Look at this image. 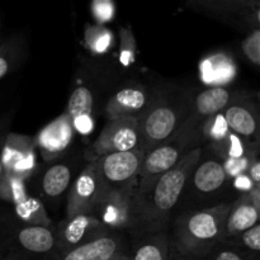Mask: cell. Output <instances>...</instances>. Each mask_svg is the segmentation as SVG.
Here are the masks:
<instances>
[{
	"label": "cell",
	"instance_id": "1",
	"mask_svg": "<svg viewBox=\"0 0 260 260\" xmlns=\"http://www.w3.org/2000/svg\"><path fill=\"white\" fill-rule=\"evenodd\" d=\"M202 147L190 150L174 168L155 180L147 189L135 193V233L169 230L174 208L179 205L188 180L202 155Z\"/></svg>",
	"mask_w": 260,
	"mask_h": 260
},
{
	"label": "cell",
	"instance_id": "2",
	"mask_svg": "<svg viewBox=\"0 0 260 260\" xmlns=\"http://www.w3.org/2000/svg\"><path fill=\"white\" fill-rule=\"evenodd\" d=\"M231 202L221 201L211 207L178 216L169 233L172 253L184 259L201 260L223 239L225 220Z\"/></svg>",
	"mask_w": 260,
	"mask_h": 260
},
{
	"label": "cell",
	"instance_id": "3",
	"mask_svg": "<svg viewBox=\"0 0 260 260\" xmlns=\"http://www.w3.org/2000/svg\"><path fill=\"white\" fill-rule=\"evenodd\" d=\"M190 99L192 96L185 91L154 89L149 106L137 117V149L147 152L172 140L189 116Z\"/></svg>",
	"mask_w": 260,
	"mask_h": 260
},
{
	"label": "cell",
	"instance_id": "4",
	"mask_svg": "<svg viewBox=\"0 0 260 260\" xmlns=\"http://www.w3.org/2000/svg\"><path fill=\"white\" fill-rule=\"evenodd\" d=\"M201 127L202 122L189 113L172 140L145 152L137 175L136 193L147 189L155 180L174 168L190 150L203 144Z\"/></svg>",
	"mask_w": 260,
	"mask_h": 260
},
{
	"label": "cell",
	"instance_id": "5",
	"mask_svg": "<svg viewBox=\"0 0 260 260\" xmlns=\"http://www.w3.org/2000/svg\"><path fill=\"white\" fill-rule=\"evenodd\" d=\"M135 193L136 189H116L102 183L91 215L112 233L134 234Z\"/></svg>",
	"mask_w": 260,
	"mask_h": 260
},
{
	"label": "cell",
	"instance_id": "6",
	"mask_svg": "<svg viewBox=\"0 0 260 260\" xmlns=\"http://www.w3.org/2000/svg\"><path fill=\"white\" fill-rule=\"evenodd\" d=\"M5 250L27 260H47L57 253L56 226L22 225L10 231L4 241Z\"/></svg>",
	"mask_w": 260,
	"mask_h": 260
},
{
	"label": "cell",
	"instance_id": "7",
	"mask_svg": "<svg viewBox=\"0 0 260 260\" xmlns=\"http://www.w3.org/2000/svg\"><path fill=\"white\" fill-rule=\"evenodd\" d=\"M139 146L137 117L109 119L95 141L83 152L85 162L96 161L99 157L112 152L129 151Z\"/></svg>",
	"mask_w": 260,
	"mask_h": 260
},
{
	"label": "cell",
	"instance_id": "8",
	"mask_svg": "<svg viewBox=\"0 0 260 260\" xmlns=\"http://www.w3.org/2000/svg\"><path fill=\"white\" fill-rule=\"evenodd\" d=\"M28 180L4 177L0 192V201L12 205L17 221L22 225L52 226V220L40 198L30 194L27 187Z\"/></svg>",
	"mask_w": 260,
	"mask_h": 260
},
{
	"label": "cell",
	"instance_id": "9",
	"mask_svg": "<svg viewBox=\"0 0 260 260\" xmlns=\"http://www.w3.org/2000/svg\"><path fill=\"white\" fill-rule=\"evenodd\" d=\"M144 154L140 149L112 152L93 162H95L103 184L116 189H136L137 175Z\"/></svg>",
	"mask_w": 260,
	"mask_h": 260
},
{
	"label": "cell",
	"instance_id": "10",
	"mask_svg": "<svg viewBox=\"0 0 260 260\" xmlns=\"http://www.w3.org/2000/svg\"><path fill=\"white\" fill-rule=\"evenodd\" d=\"M208 151L211 150L208 149ZM230 185L231 180L226 174L222 160L211 151L210 156L203 157L201 155L200 161L188 180L184 194L190 192L196 200L208 201L220 197Z\"/></svg>",
	"mask_w": 260,
	"mask_h": 260
},
{
	"label": "cell",
	"instance_id": "11",
	"mask_svg": "<svg viewBox=\"0 0 260 260\" xmlns=\"http://www.w3.org/2000/svg\"><path fill=\"white\" fill-rule=\"evenodd\" d=\"M2 162L5 177L29 180L40 170L35 137L9 132L3 145Z\"/></svg>",
	"mask_w": 260,
	"mask_h": 260
},
{
	"label": "cell",
	"instance_id": "12",
	"mask_svg": "<svg viewBox=\"0 0 260 260\" xmlns=\"http://www.w3.org/2000/svg\"><path fill=\"white\" fill-rule=\"evenodd\" d=\"M56 230L57 253L84 245L112 233L91 213H80L73 217H65L60 225L56 226Z\"/></svg>",
	"mask_w": 260,
	"mask_h": 260
},
{
	"label": "cell",
	"instance_id": "13",
	"mask_svg": "<svg viewBox=\"0 0 260 260\" xmlns=\"http://www.w3.org/2000/svg\"><path fill=\"white\" fill-rule=\"evenodd\" d=\"M101 185V177L95 162H85L68 192L65 217H73L80 213H91Z\"/></svg>",
	"mask_w": 260,
	"mask_h": 260
},
{
	"label": "cell",
	"instance_id": "14",
	"mask_svg": "<svg viewBox=\"0 0 260 260\" xmlns=\"http://www.w3.org/2000/svg\"><path fill=\"white\" fill-rule=\"evenodd\" d=\"M222 113L231 131L250 144H259V108L249 94L238 91Z\"/></svg>",
	"mask_w": 260,
	"mask_h": 260
},
{
	"label": "cell",
	"instance_id": "15",
	"mask_svg": "<svg viewBox=\"0 0 260 260\" xmlns=\"http://www.w3.org/2000/svg\"><path fill=\"white\" fill-rule=\"evenodd\" d=\"M75 129L70 117L62 113L46 124L35 137L37 151H40L43 161L50 162L66 155L74 140Z\"/></svg>",
	"mask_w": 260,
	"mask_h": 260
},
{
	"label": "cell",
	"instance_id": "16",
	"mask_svg": "<svg viewBox=\"0 0 260 260\" xmlns=\"http://www.w3.org/2000/svg\"><path fill=\"white\" fill-rule=\"evenodd\" d=\"M76 161L70 155H63L53 161L47 162V167L41 172L40 192L45 202L56 205L69 192L74 182Z\"/></svg>",
	"mask_w": 260,
	"mask_h": 260
},
{
	"label": "cell",
	"instance_id": "17",
	"mask_svg": "<svg viewBox=\"0 0 260 260\" xmlns=\"http://www.w3.org/2000/svg\"><path fill=\"white\" fill-rule=\"evenodd\" d=\"M131 244V234L111 233L96 240L60 251L47 260H107L127 250Z\"/></svg>",
	"mask_w": 260,
	"mask_h": 260
},
{
	"label": "cell",
	"instance_id": "18",
	"mask_svg": "<svg viewBox=\"0 0 260 260\" xmlns=\"http://www.w3.org/2000/svg\"><path fill=\"white\" fill-rule=\"evenodd\" d=\"M152 95L154 89H149L141 84L118 89L104 104V116L107 121L131 116L139 117L147 108Z\"/></svg>",
	"mask_w": 260,
	"mask_h": 260
},
{
	"label": "cell",
	"instance_id": "19",
	"mask_svg": "<svg viewBox=\"0 0 260 260\" xmlns=\"http://www.w3.org/2000/svg\"><path fill=\"white\" fill-rule=\"evenodd\" d=\"M259 217L260 187H254L250 192L243 193L239 196L238 200L231 202L225 220L223 239L233 238L258 225Z\"/></svg>",
	"mask_w": 260,
	"mask_h": 260
},
{
	"label": "cell",
	"instance_id": "20",
	"mask_svg": "<svg viewBox=\"0 0 260 260\" xmlns=\"http://www.w3.org/2000/svg\"><path fill=\"white\" fill-rule=\"evenodd\" d=\"M96 95L93 88L85 84L74 88L65 113L70 117L75 132L89 135L94 128Z\"/></svg>",
	"mask_w": 260,
	"mask_h": 260
},
{
	"label": "cell",
	"instance_id": "21",
	"mask_svg": "<svg viewBox=\"0 0 260 260\" xmlns=\"http://www.w3.org/2000/svg\"><path fill=\"white\" fill-rule=\"evenodd\" d=\"M169 230L131 234L128 260H170Z\"/></svg>",
	"mask_w": 260,
	"mask_h": 260
},
{
	"label": "cell",
	"instance_id": "22",
	"mask_svg": "<svg viewBox=\"0 0 260 260\" xmlns=\"http://www.w3.org/2000/svg\"><path fill=\"white\" fill-rule=\"evenodd\" d=\"M238 91L226 86H211L205 89L190 99V114L203 123L208 117L225 111Z\"/></svg>",
	"mask_w": 260,
	"mask_h": 260
},
{
	"label": "cell",
	"instance_id": "23",
	"mask_svg": "<svg viewBox=\"0 0 260 260\" xmlns=\"http://www.w3.org/2000/svg\"><path fill=\"white\" fill-rule=\"evenodd\" d=\"M235 65L225 53H216L201 63V76L205 83H228L235 75Z\"/></svg>",
	"mask_w": 260,
	"mask_h": 260
},
{
	"label": "cell",
	"instance_id": "24",
	"mask_svg": "<svg viewBox=\"0 0 260 260\" xmlns=\"http://www.w3.org/2000/svg\"><path fill=\"white\" fill-rule=\"evenodd\" d=\"M256 145L259 144H250L243 137L236 135L235 132L230 131L222 141L218 142L215 146H208V149L215 152L221 160L240 159V157L249 156L251 150Z\"/></svg>",
	"mask_w": 260,
	"mask_h": 260
},
{
	"label": "cell",
	"instance_id": "25",
	"mask_svg": "<svg viewBox=\"0 0 260 260\" xmlns=\"http://www.w3.org/2000/svg\"><path fill=\"white\" fill-rule=\"evenodd\" d=\"M24 52V43L20 36H13L0 42V80L17 69Z\"/></svg>",
	"mask_w": 260,
	"mask_h": 260
},
{
	"label": "cell",
	"instance_id": "26",
	"mask_svg": "<svg viewBox=\"0 0 260 260\" xmlns=\"http://www.w3.org/2000/svg\"><path fill=\"white\" fill-rule=\"evenodd\" d=\"M84 40L89 51L96 55H103L111 50L113 45V33L102 24L86 25Z\"/></svg>",
	"mask_w": 260,
	"mask_h": 260
},
{
	"label": "cell",
	"instance_id": "27",
	"mask_svg": "<svg viewBox=\"0 0 260 260\" xmlns=\"http://www.w3.org/2000/svg\"><path fill=\"white\" fill-rule=\"evenodd\" d=\"M231 129L229 128L228 122H226L223 113H216L213 116L208 117L203 121L201 127V135H202V141L207 142L208 146H215L218 142L222 141Z\"/></svg>",
	"mask_w": 260,
	"mask_h": 260
},
{
	"label": "cell",
	"instance_id": "28",
	"mask_svg": "<svg viewBox=\"0 0 260 260\" xmlns=\"http://www.w3.org/2000/svg\"><path fill=\"white\" fill-rule=\"evenodd\" d=\"M230 245L245 251V253L251 254V255L259 256L260 254V225L253 226L249 230H245L244 233L239 235L233 236V238L223 239Z\"/></svg>",
	"mask_w": 260,
	"mask_h": 260
},
{
	"label": "cell",
	"instance_id": "29",
	"mask_svg": "<svg viewBox=\"0 0 260 260\" xmlns=\"http://www.w3.org/2000/svg\"><path fill=\"white\" fill-rule=\"evenodd\" d=\"M137 45L134 32L129 27L119 28L118 61L123 69H128L136 61Z\"/></svg>",
	"mask_w": 260,
	"mask_h": 260
},
{
	"label": "cell",
	"instance_id": "30",
	"mask_svg": "<svg viewBox=\"0 0 260 260\" xmlns=\"http://www.w3.org/2000/svg\"><path fill=\"white\" fill-rule=\"evenodd\" d=\"M201 260H260V256L251 255L221 240Z\"/></svg>",
	"mask_w": 260,
	"mask_h": 260
},
{
	"label": "cell",
	"instance_id": "31",
	"mask_svg": "<svg viewBox=\"0 0 260 260\" xmlns=\"http://www.w3.org/2000/svg\"><path fill=\"white\" fill-rule=\"evenodd\" d=\"M225 14L238 13L244 15L251 24V17L259 18L260 0H217Z\"/></svg>",
	"mask_w": 260,
	"mask_h": 260
},
{
	"label": "cell",
	"instance_id": "32",
	"mask_svg": "<svg viewBox=\"0 0 260 260\" xmlns=\"http://www.w3.org/2000/svg\"><path fill=\"white\" fill-rule=\"evenodd\" d=\"M243 53L254 66L260 65V29L253 28L241 43Z\"/></svg>",
	"mask_w": 260,
	"mask_h": 260
},
{
	"label": "cell",
	"instance_id": "33",
	"mask_svg": "<svg viewBox=\"0 0 260 260\" xmlns=\"http://www.w3.org/2000/svg\"><path fill=\"white\" fill-rule=\"evenodd\" d=\"M91 13L99 24L111 22L116 14V5L113 0H93L91 2Z\"/></svg>",
	"mask_w": 260,
	"mask_h": 260
},
{
	"label": "cell",
	"instance_id": "34",
	"mask_svg": "<svg viewBox=\"0 0 260 260\" xmlns=\"http://www.w3.org/2000/svg\"><path fill=\"white\" fill-rule=\"evenodd\" d=\"M222 164H223V168H225V172L226 174H228L229 179L233 180L234 178H236L238 175L246 173V169H248V164H249V156L240 157V159L222 160Z\"/></svg>",
	"mask_w": 260,
	"mask_h": 260
},
{
	"label": "cell",
	"instance_id": "35",
	"mask_svg": "<svg viewBox=\"0 0 260 260\" xmlns=\"http://www.w3.org/2000/svg\"><path fill=\"white\" fill-rule=\"evenodd\" d=\"M13 116H14V111L5 113L0 117V192H2V187L4 184V169H3V162H2V154H3V145H4L5 137L9 134L10 123H12Z\"/></svg>",
	"mask_w": 260,
	"mask_h": 260
},
{
	"label": "cell",
	"instance_id": "36",
	"mask_svg": "<svg viewBox=\"0 0 260 260\" xmlns=\"http://www.w3.org/2000/svg\"><path fill=\"white\" fill-rule=\"evenodd\" d=\"M246 174L250 178L251 182L260 187V159H259V145H256L251 150L249 155V164L246 169Z\"/></svg>",
	"mask_w": 260,
	"mask_h": 260
},
{
	"label": "cell",
	"instance_id": "37",
	"mask_svg": "<svg viewBox=\"0 0 260 260\" xmlns=\"http://www.w3.org/2000/svg\"><path fill=\"white\" fill-rule=\"evenodd\" d=\"M231 184H233V187L235 188V189L238 190L240 194L250 192L254 187H259V185H255L253 182H251V179L248 177V174H246V173H244V174H240V175H238L236 178H234V179L231 180Z\"/></svg>",
	"mask_w": 260,
	"mask_h": 260
},
{
	"label": "cell",
	"instance_id": "38",
	"mask_svg": "<svg viewBox=\"0 0 260 260\" xmlns=\"http://www.w3.org/2000/svg\"><path fill=\"white\" fill-rule=\"evenodd\" d=\"M189 2L192 3L193 5L200 8V9L207 10L211 14H217V13L225 14V12H223V9L221 8L220 3H218L217 0H189Z\"/></svg>",
	"mask_w": 260,
	"mask_h": 260
},
{
	"label": "cell",
	"instance_id": "39",
	"mask_svg": "<svg viewBox=\"0 0 260 260\" xmlns=\"http://www.w3.org/2000/svg\"><path fill=\"white\" fill-rule=\"evenodd\" d=\"M0 260H27V259L22 258V256L17 255V254L12 253V251L5 250L4 254H3V255L0 256Z\"/></svg>",
	"mask_w": 260,
	"mask_h": 260
},
{
	"label": "cell",
	"instance_id": "40",
	"mask_svg": "<svg viewBox=\"0 0 260 260\" xmlns=\"http://www.w3.org/2000/svg\"><path fill=\"white\" fill-rule=\"evenodd\" d=\"M129 245H131V244H129ZM128 258H129V248L127 249V250L122 251V253L117 254V255L112 256V258H109L107 260H128Z\"/></svg>",
	"mask_w": 260,
	"mask_h": 260
},
{
	"label": "cell",
	"instance_id": "41",
	"mask_svg": "<svg viewBox=\"0 0 260 260\" xmlns=\"http://www.w3.org/2000/svg\"><path fill=\"white\" fill-rule=\"evenodd\" d=\"M4 251H5V245H4V241H2V240H0V256H2L3 254H4Z\"/></svg>",
	"mask_w": 260,
	"mask_h": 260
},
{
	"label": "cell",
	"instance_id": "42",
	"mask_svg": "<svg viewBox=\"0 0 260 260\" xmlns=\"http://www.w3.org/2000/svg\"><path fill=\"white\" fill-rule=\"evenodd\" d=\"M172 260H196V259H184V258H179V256H175L174 254L172 253Z\"/></svg>",
	"mask_w": 260,
	"mask_h": 260
},
{
	"label": "cell",
	"instance_id": "43",
	"mask_svg": "<svg viewBox=\"0 0 260 260\" xmlns=\"http://www.w3.org/2000/svg\"><path fill=\"white\" fill-rule=\"evenodd\" d=\"M170 260H172V258H170Z\"/></svg>",
	"mask_w": 260,
	"mask_h": 260
}]
</instances>
